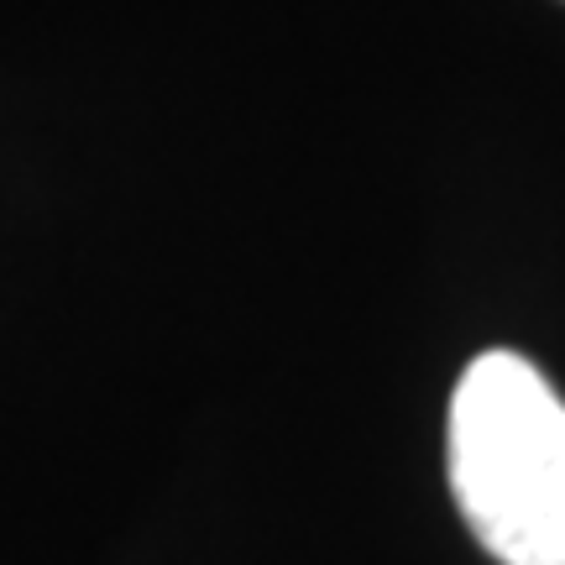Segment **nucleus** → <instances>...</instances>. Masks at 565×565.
Here are the masks:
<instances>
[{
    "mask_svg": "<svg viewBox=\"0 0 565 565\" xmlns=\"http://www.w3.org/2000/svg\"><path fill=\"white\" fill-rule=\"evenodd\" d=\"M450 492L503 565H565V404L519 351H482L450 393Z\"/></svg>",
    "mask_w": 565,
    "mask_h": 565,
    "instance_id": "f257e3e1",
    "label": "nucleus"
}]
</instances>
